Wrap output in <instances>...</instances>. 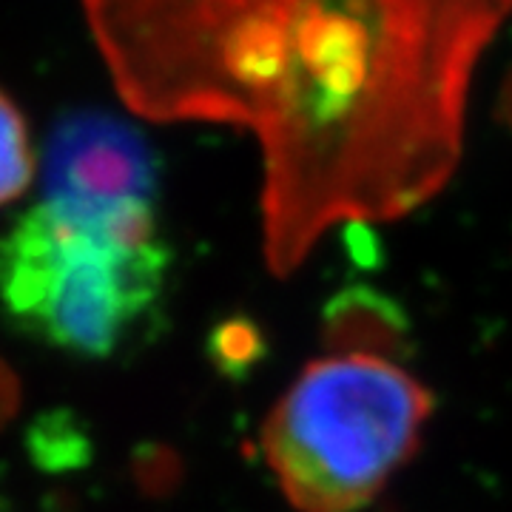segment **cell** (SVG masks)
Returning a JSON list of instances; mask_svg holds the SVG:
<instances>
[{
    "instance_id": "cell-1",
    "label": "cell",
    "mask_w": 512,
    "mask_h": 512,
    "mask_svg": "<svg viewBox=\"0 0 512 512\" xmlns=\"http://www.w3.org/2000/svg\"><path fill=\"white\" fill-rule=\"evenodd\" d=\"M83 15L131 109L254 134L265 256L285 276L328 228L399 220L447 185L512 0H83Z\"/></svg>"
},
{
    "instance_id": "cell-2",
    "label": "cell",
    "mask_w": 512,
    "mask_h": 512,
    "mask_svg": "<svg viewBox=\"0 0 512 512\" xmlns=\"http://www.w3.org/2000/svg\"><path fill=\"white\" fill-rule=\"evenodd\" d=\"M168 265L151 208L97 214L43 200L0 237V305L43 345L106 359L160 302Z\"/></svg>"
},
{
    "instance_id": "cell-3",
    "label": "cell",
    "mask_w": 512,
    "mask_h": 512,
    "mask_svg": "<svg viewBox=\"0 0 512 512\" xmlns=\"http://www.w3.org/2000/svg\"><path fill=\"white\" fill-rule=\"evenodd\" d=\"M436 396L399 362L328 353L262 421V458L299 512H359L416 456Z\"/></svg>"
},
{
    "instance_id": "cell-4",
    "label": "cell",
    "mask_w": 512,
    "mask_h": 512,
    "mask_svg": "<svg viewBox=\"0 0 512 512\" xmlns=\"http://www.w3.org/2000/svg\"><path fill=\"white\" fill-rule=\"evenodd\" d=\"M43 183L46 202L74 211H154L160 168L137 128L109 114H74L46 146Z\"/></svg>"
},
{
    "instance_id": "cell-5",
    "label": "cell",
    "mask_w": 512,
    "mask_h": 512,
    "mask_svg": "<svg viewBox=\"0 0 512 512\" xmlns=\"http://www.w3.org/2000/svg\"><path fill=\"white\" fill-rule=\"evenodd\" d=\"M325 339L333 353H373L396 362L407 342V319L390 296L353 285L328 302Z\"/></svg>"
},
{
    "instance_id": "cell-6",
    "label": "cell",
    "mask_w": 512,
    "mask_h": 512,
    "mask_svg": "<svg viewBox=\"0 0 512 512\" xmlns=\"http://www.w3.org/2000/svg\"><path fill=\"white\" fill-rule=\"evenodd\" d=\"M35 177V148L20 106L0 86V205L26 194Z\"/></svg>"
},
{
    "instance_id": "cell-7",
    "label": "cell",
    "mask_w": 512,
    "mask_h": 512,
    "mask_svg": "<svg viewBox=\"0 0 512 512\" xmlns=\"http://www.w3.org/2000/svg\"><path fill=\"white\" fill-rule=\"evenodd\" d=\"M26 447L32 461L46 473L77 470L92 456L89 436L80 430V421L66 410L40 416L26 436Z\"/></svg>"
},
{
    "instance_id": "cell-8",
    "label": "cell",
    "mask_w": 512,
    "mask_h": 512,
    "mask_svg": "<svg viewBox=\"0 0 512 512\" xmlns=\"http://www.w3.org/2000/svg\"><path fill=\"white\" fill-rule=\"evenodd\" d=\"M208 359L225 379H245L265 356L262 328L248 316H228L208 333Z\"/></svg>"
},
{
    "instance_id": "cell-9",
    "label": "cell",
    "mask_w": 512,
    "mask_h": 512,
    "mask_svg": "<svg viewBox=\"0 0 512 512\" xmlns=\"http://www.w3.org/2000/svg\"><path fill=\"white\" fill-rule=\"evenodd\" d=\"M18 407V382L12 376V370L0 362V427L9 419Z\"/></svg>"
}]
</instances>
